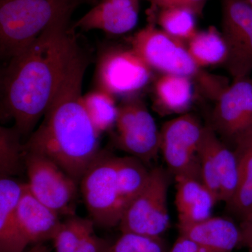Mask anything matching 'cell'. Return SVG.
<instances>
[{
    "mask_svg": "<svg viewBox=\"0 0 252 252\" xmlns=\"http://www.w3.org/2000/svg\"><path fill=\"white\" fill-rule=\"evenodd\" d=\"M152 70L132 49L112 50L99 63V89L113 96L130 97L149 84Z\"/></svg>",
    "mask_w": 252,
    "mask_h": 252,
    "instance_id": "8fae6325",
    "label": "cell"
},
{
    "mask_svg": "<svg viewBox=\"0 0 252 252\" xmlns=\"http://www.w3.org/2000/svg\"><path fill=\"white\" fill-rule=\"evenodd\" d=\"M71 17L51 25L9 59L1 77V112L21 136L32 132L49 107L78 43Z\"/></svg>",
    "mask_w": 252,
    "mask_h": 252,
    "instance_id": "6da1fadb",
    "label": "cell"
},
{
    "mask_svg": "<svg viewBox=\"0 0 252 252\" xmlns=\"http://www.w3.org/2000/svg\"><path fill=\"white\" fill-rule=\"evenodd\" d=\"M23 187L11 177L0 180V252H23L30 244L18 219Z\"/></svg>",
    "mask_w": 252,
    "mask_h": 252,
    "instance_id": "2e32d148",
    "label": "cell"
},
{
    "mask_svg": "<svg viewBox=\"0 0 252 252\" xmlns=\"http://www.w3.org/2000/svg\"><path fill=\"white\" fill-rule=\"evenodd\" d=\"M222 35L228 47L223 65L233 81L252 72V5L248 0H222Z\"/></svg>",
    "mask_w": 252,
    "mask_h": 252,
    "instance_id": "30bf717a",
    "label": "cell"
},
{
    "mask_svg": "<svg viewBox=\"0 0 252 252\" xmlns=\"http://www.w3.org/2000/svg\"><path fill=\"white\" fill-rule=\"evenodd\" d=\"M205 127L189 113L168 121L160 130V152L169 171L200 179L199 150ZM201 180V179H200Z\"/></svg>",
    "mask_w": 252,
    "mask_h": 252,
    "instance_id": "9c48e42d",
    "label": "cell"
},
{
    "mask_svg": "<svg viewBox=\"0 0 252 252\" xmlns=\"http://www.w3.org/2000/svg\"><path fill=\"white\" fill-rule=\"evenodd\" d=\"M45 252V251H44V248H37L36 249V250H35V251H34V252Z\"/></svg>",
    "mask_w": 252,
    "mask_h": 252,
    "instance_id": "4dcf8cb0",
    "label": "cell"
},
{
    "mask_svg": "<svg viewBox=\"0 0 252 252\" xmlns=\"http://www.w3.org/2000/svg\"><path fill=\"white\" fill-rule=\"evenodd\" d=\"M180 235L212 252H232L240 245L239 225L223 217H211L198 223L177 225Z\"/></svg>",
    "mask_w": 252,
    "mask_h": 252,
    "instance_id": "e0dca14e",
    "label": "cell"
},
{
    "mask_svg": "<svg viewBox=\"0 0 252 252\" xmlns=\"http://www.w3.org/2000/svg\"><path fill=\"white\" fill-rule=\"evenodd\" d=\"M194 81L186 76L162 74L154 85L156 104L164 114H185L194 97Z\"/></svg>",
    "mask_w": 252,
    "mask_h": 252,
    "instance_id": "ffe728a7",
    "label": "cell"
},
{
    "mask_svg": "<svg viewBox=\"0 0 252 252\" xmlns=\"http://www.w3.org/2000/svg\"><path fill=\"white\" fill-rule=\"evenodd\" d=\"M83 103L95 130L101 134L116 126L118 106L114 96L98 89L83 96Z\"/></svg>",
    "mask_w": 252,
    "mask_h": 252,
    "instance_id": "d4e9b609",
    "label": "cell"
},
{
    "mask_svg": "<svg viewBox=\"0 0 252 252\" xmlns=\"http://www.w3.org/2000/svg\"><path fill=\"white\" fill-rule=\"evenodd\" d=\"M151 22V21H150ZM131 49L152 69L193 79L210 97L217 99L225 88L220 78L205 72L189 54L185 41L174 37L151 22L131 39Z\"/></svg>",
    "mask_w": 252,
    "mask_h": 252,
    "instance_id": "277c9868",
    "label": "cell"
},
{
    "mask_svg": "<svg viewBox=\"0 0 252 252\" xmlns=\"http://www.w3.org/2000/svg\"><path fill=\"white\" fill-rule=\"evenodd\" d=\"M248 1L252 5V0H248Z\"/></svg>",
    "mask_w": 252,
    "mask_h": 252,
    "instance_id": "1f68e13d",
    "label": "cell"
},
{
    "mask_svg": "<svg viewBox=\"0 0 252 252\" xmlns=\"http://www.w3.org/2000/svg\"><path fill=\"white\" fill-rule=\"evenodd\" d=\"M170 175L162 167L150 170L147 185L126 208L119 223L122 233L162 238L170 227L167 193Z\"/></svg>",
    "mask_w": 252,
    "mask_h": 252,
    "instance_id": "5b68a950",
    "label": "cell"
},
{
    "mask_svg": "<svg viewBox=\"0 0 252 252\" xmlns=\"http://www.w3.org/2000/svg\"><path fill=\"white\" fill-rule=\"evenodd\" d=\"M94 225L91 219L68 217L53 240L56 252H108L112 244L95 234Z\"/></svg>",
    "mask_w": 252,
    "mask_h": 252,
    "instance_id": "ac0fdd59",
    "label": "cell"
},
{
    "mask_svg": "<svg viewBox=\"0 0 252 252\" xmlns=\"http://www.w3.org/2000/svg\"><path fill=\"white\" fill-rule=\"evenodd\" d=\"M17 213L20 226L30 244L54 240L62 224L59 214L39 201L27 184H23Z\"/></svg>",
    "mask_w": 252,
    "mask_h": 252,
    "instance_id": "5bb4252c",
    "label": "cell"
},
{
    "mask_svg": "<svg viewBox=\"0 0 252 252\" xmlns=\"http://www.w3.org/2000/svg\"><path fill=\"white\" fill-rule=\"evenodd\" d=\"M240 231V245L252 252V212L241 220L239 225Z\"/></svg>",
    "mask_w": 252,
    "mask_h": 252,
    "instance_id": "f546056e",
    "label": "cell"
},
{
    "mask_svg": "<svg viewBox=\"0 0 252 252\" xmlns=\"http://www.w3.org/2000/svg\"><path fill=\"white\" fill-rule=\"evenodd\" d=\"M212 120L215 132L232 142L252 127V78L234 80L220 93Z\"/></svg>",
    "mask_w": 252,
    "mask_h": 252,
    "instance_id": "7c38bea8",
    "label": "cell"
},
{
    "mask_svg": "<svg viewBox=\"0 0 252 252\" xmlns=\"http://www.w3.org/2000/svg\"><path fill=\"white\" fill-rule=\"evenodd\" d=\"M198 156L200 179L207 188L215 195L218 201H220V180L211 150L205 140L204 133Z\"/></svg>",
    "mask_w": 252,
    "mask_h": 252,
    "instance_id": "83f0119b",
    "label": "cell"
},
{
    "mask_svg": "<svg viewBox=\"0 0 252 252\" xmlns=\"http://www.w3.org/2000/svg\"><path fill=\"white\" fill-rule=\"evenodd\" d=\"M145 165L132 156L117 157L118 188L125 210L148 182L151 170Z\"/></svg>",
    "mask_w": 252,
    "mask_h": 252,
    "instance_id": "603a6c76",
    "label": "cell"
},
{
    "mask_svg": "<svg viewBox=\"0 0 252 252\" xmlns=\"http://www.w3.org/2000/svg\"><path fill=\"white\" fill-rule=\"evenodd\" d=\"M116 127L117 147L144 163L157 159L160 152V131L143 101L126 97L118 106Z\"/></svg>",
    "mask_w": 252,
    "mask_h": 252,
    "instance_id": "ba28073f",
    "label": "cell"
},
{
    "mask_svg": "<svg viewBox=\"0 0 252 252\" xmlns=\"http://www.w3.org/2000/svg\"><path fill=\"white\" fill-rule=\"evenodd\" d=\"M24 165L28 188L39 201L59 215H75L77 181L49 158L34 152L24 151Z\"/></svg>",
    "mask_w": 252,
    "mask_h": 252,
    "instance_id": "52a82bcc",
    "label": "cell"
},
{
    "mask_svg": "<svg viewBox=\"0 0 252 252\" xmlns=\"http://www.w3.org/2000/svg\"><path fill=\"white\" fill-rule=\"evenodd\" d=\"M148 16L151 22L157 23L162 31L185 42H188L198 32L196 16L185 8H165Z\"/></svg>",
    "mask_w": 252,
    "mask_h": 252,
    "instance_id": "cb8c5ba5",
    "label": "cell"
},
{
    "mask_svg": "<svg viewBox=\"0 0 252 252\" xmlns=\"http://www.w3.org/2000/svg\"><path fill=\"white\" fill-rule=\"evenodd\" d=\"M79 185L94 224L105 228L119 225L125 207L118 188L117 157L102 153L83 176Z\"/></svg>",
    "mask_w": 252,
    "mask_h": 252,
    "instance_id": "8992f818",
    "label": "cell"
},
{
    "mask_svg": "<svg viewBox=\"0 0 252 252\" xmlns=\"http://www.w3.org/2000/svg\"><path fill=\"white\" fill-rule=\"evenodd\" d=\"M21 135L16 127L0 128V174L1 178L19 173L24 162Z\"/></svg>",
    "mask_w": 252,
    "mask_h": 252,
    "instance_id": "484cf974",
    "label": "cell"
},
{
    "mask_svg": "<svg viewBox=\"0 0 252 252\" xmlns=\"http://www.w3.org/2000/svg\"><path fill=\"white\" fill-rule=\"evenodd\" d=\"M96 0H0V51L11 59L51 25Z\"/></svg>",
    "mask_w": 252,
    "mask_h": 252,
    "instance_id": "3957f363",
    "label": "cell"
},
{
    "mask_svg": "<svg viewBox=\"0 0 252 252\" xmlns=\"http://www.w3.org/2000/svg\"><path fill=\"white\" fill-rule=\"evenodd\" d=\"M189 54L198 67L224 64L228 47L222 33L215 27L200 31L188 41Z\"/></svg>",
    "mask_w": 252,
    "mask_h": 252,
    "instance_id": "7402d4cb",
    "label": "cell"
},
{
    "mask_svg": "<svg viewBox=\"0 0 252 252\" xmlns=\"http://www.w3.org/2000/svg\"><path fill=\"white\" fill-rule=\"evenodd\" d=\"M108 252H168L162 238L133 233H122Z\"/></svg>",
    "mask_w": 252,
    "mask_h": 252,
    "instance_id": "4316f807",
    "label": "cell"
},
{
    "mask_svg": "<svg viewBox=\"0 0 252 252\" xmlns=\"http://www.w3.org/2000/svg\"><path fill=\"white\" fill-rule=\"evenodd\" d=\"M238 159V188L227 206L243 220L252 212V127L237 136L233 141Z\"/></svg>",
    "mask_w": 252,
    "mask_h": 252,
    "instance_id": "d6986e66",
    "label": "cell"
},
{
    "mask_svg": "<svg viewBox=\"0 0 252 252\" xmlns=\"http://www.w3.org/2000/svg\"><path fill=\"white\" fill-rule=\"evenodd\" d=\"M204 136L211 150L220 180V201L228 204L238 188L239 168L234 150L228 148L212 127H205Z\"/></svg>",
    "mask_w": 252,
    "mask_h": 252,
    "instance_id": "44dd1931",
    "label": "cell"
},
{
    "mask_svg": "<svg viewBox=\"0 0 252 252\" xmlns=\"http://www.w3.org/2000/svg\"><path fill=\"white\" fill-rule=\"evenodd\" d=\"M176 180L175 205L178 224H193L212 217L218 200L200 179L177 176Z\"/></svg>",
    "mask_w": 252,
    "mask_h": 252,
    "instance_id": "9a60e30c",
    "label": "cell"
},
{
    "mask_svg": "<svg viewBox=\"0 0 252 252\" xmlns=\"http://www.w3.org/2000/svg\"><path fill=\"white\" fill-rule=\"evenodd\" d=\"M88 64V56L78 44L42 122L23 144V151L49 158L79 184L103 153L100 134L83 103L81 89Z\"/></svg>",
    "mask_w": 252,
    "mask_h": 252,
    "instance_id": "7a4b0ae2",
    "label": "cell"
},
{
    "mask_svg": "<svg viewBox=\"0 0 252 252\" xmlns=\"http://www.w3.org/2000/svg\"><path fill=\"white\" fill-rule=\"evenodd\" d=\"M150 3L148 14H152L158 10L169 7H182L189 9L195 14L201 16L207 0H146Z\"/></svg>",
    "mask_w": 252,
    "mask_h": 252,
    "instance_id": "f1b7e54d",
    "label": "cell"
},
{
    "mask_svg": "<svg viewBox=\"0 0 252 252\" xmlns=\"http://www.w3.org/2000/svg\"><path fill=\"white\" fill-rule=\"evenodd\" d=\"M140 0H101L83 17L72 24L73 29L100 30L108 34H125L139 21Z\"/></svg>",
    "mask_w": 252,
    "mask_h": 252,
    "instance_id": "4fadbf2b",
    "label": "cell"
}]
</instances>
